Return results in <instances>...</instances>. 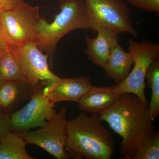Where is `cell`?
I'll list each match as a JSON object with an SVG mask.
<instances>
[{"label": "cell", "instance_id": "obj_1", "mask_svg": "<svg viewBox=\"0 0 159 159\" xmlns=\"http://www.w3.org/2000/svg\"><path fill=\"white\" fill-rule=\"evenodd\" d=\"M99 114L101 120L107 122L122 138L120 153L122 159H131L142 138L154 129L148 107L133 94L120 95L110 107Z\"/></svg>", "mask_w": 159, "mask_h": 159}, {"label": "cell", "instance_id": "obj_2", "mask_svg": "<svg viewBox=\"0 0 159 159\" xmlns=\"http://www.w3.org/2000/svg\"><path fill=\"white\" fill-rule=\"evenodd\" d=\"M102 121L99 114L83 111L68 120L66 149L71 159H112L113 139Z\"/></svg>", "mask_w": 159, "mask_h": 159}, {"label": "cell", "instance_id": "obj_3", "mask_svg": "<svg viewBox=\"0 0 159 159\" xmlns=\"http://www.w3.org/2000/svg\"><path fill=\"white\" fill-rule=\"evenodd\" d=\"M58 3L60 11L52 23L42 18L35 42L39 48L48 55L51 68L55 49L61 38L74 30L92 28L84 0H58Z\"/></svg>", "mask_w": 159, "mask_h": 159}, {"label": "cell", "instance_id": "obj_4", "mask_svg": "<svg viewBox=\"0 0 159 159\" xmlns=\"http://www.w3.org/2000/svg\"><path fill=\"white\" fill-rule=\"evenodd\" d=\"M91 29L102 27L118 34L128 33L136 38L139 32L131 20V12L123 0H84Z\"/></svg>", "mask_w": 159, "mask_h": 159}, {"label": "cell", "instance_id": "obj_5", "mask_svg": "<svg viewBox=\"0 0 159 159\" xmlns=\"http://www.w3.org/2000/svg\"><path fill=\"white\" fill-rule=\"evenodd\" d=\"M128 48L133 57V68L123 82L113 86L114 93L117 95L133 94L148 107L145 93V74L152 63L159 57V44L148 40L138 43L130 39L128 40Z\"/></svg>", "mask_w": 159, "mask_h": 159}, {"label": "cell", "instance_id": "obj_6", "mask_svg": "<svg viewBox=\"0 0 159 159\" xmlns=\"http://www.w3.org/2000/svg\"><path fill=\"white\" fill-rule=\"evenodd\" d=\"M67 112V108L63 107L45 125L39 129L16 134L21 137L27 144H33L43 148L55 158L71 159L66 149Z\"/></svg>", "mask_w": 159, "mask_h": 159}, {"label": "cell", "instance_id": "obj_7", "mask_svg": "<svg viewBox=\"0 0 159 159\" xmlns=\"http://www.w3.org/2000/svg\"><path fill=\"white\" fill-rule=\"evenodd\" d=\"M40 8L24 2L11 9L1 11L4 31L10 46L29 42L35 43L43 18L40 15Z\"/></svg>", "mask_w": 159, "mask_h": 159}, {"label": "cell", "instance_id": "obj_8", "mask_svg": "<svg viewBox=\"0 0 159 159\" xmlns=\"http://www.w3.org/2000/svg\"><path fill=\"white\" fill-rule=\"evenodd\" d=\"M11 48L22 69L26 82L35 87L49 85L57 81L60 77L51 71L48 59L33 42H29Z\"/></svg>", "mask_w": 159, "mask_h": 159}, {"label": "cell", "instance_id": "obj_9", "mask_svg": "<svg viewBox=\"0 0 159 159\" xmlns=\"http://www.w3.org/2000/svg\"><path fill=\"white\" fill-rule=\"evenodd\" d=\"M44 87H37L29 102L10 116L11 132L20 133L42 127L57 113L55 104L44 93Z\"/></svg>", "mask_w": 159, "mask_h": 159}, {"label": "cell", "instance_id": "obj_10", "mask_svg": "<svg viewBox=\"0 0 159 159\" xmlns=\"http://www.w3.org/2000/svg\"><path fill=\"white\" fill-rule=\"evenodd\" d=\"M92 86L89 76L61 78L43 88L44 93L54 104L61 101L78 102Z\"/></svg>", "mask_w": 159, "mask_h": 159}, {"label": "cell", "instance_id": "obj_11", "mask_svg": "<svg viewBox=\"0 0 159 159\" xmlns=\"http://www.w3.org/2000/svg\"><path fill=\"white\" fill-rule=\"evenodd\" d=\"M94 31L97 37L85 36L87 47L85 53L90 61L103 68L108 62L114 48L119 44V34L113 30L102 27H96Z\"/></svg>", "mask_w": 159, "mask_h": 159}, {"label": "cell", "instance_id": "obj_12", "mask_svg": "<svg viewBox=\"0 0 159 159\" xmlns=\"http://www.w3.org/2000/svg\"><path fill=\"white\" fill-rule=\"evenodd\" d=\"M36 88L26 81L0 82V112L11 116L31 99Z\"/></svg>", "mask_w": 159, "mask_h": 159}, {"label": "cell", "instance_id": "obj_13", "mask_svg": "<svg viewBox=\"0 0 159 159\" xmlns=\"http://www.w3.org/2000/svg\"><path fill=\"white\" fill-rule=\"evenodd\" d=\"M120 95L114 93L113 87L93 86L80 99V110L91 114H100L110 107Z\"/></svg>", "mask_w": 159, "mask_h": 159}, {"label": "cell", "instance_id": "obj_14", "mask_svg": "<svg viewBox=\"0 0 159 159\" xmlns=\"http://www.w3.org/2000/svg\"><path fill=\"white\" fill-rule=\"evenodd\" d=\"M134 63L131 53L124 51L119 44L113 50L108 62L103 68L105 77L119 85L128 77Z\"/></svg>", "mask_w": 159, "mask_h": 159}, {"label": "cell", "instance_id": "obj_15", "mask_svg": "<svg viewBox=\"0 0 159 159\" xmlns=\"http://www.w3.org/2000/svg\"><path fill=\"white\" fill-rule=\"evenodd\" d=\"M27 143L19 135L10 132L0 142V159H34L28 153Z\"/></svg>", "mask_w": 159, "mask_h": 159}, {"label": "cell", "instance_id": "obj_16", "mask_svg": "<svg viewBox=\"0 0 159 159\" xmlns=\"http://www.w3.org/2000/svg\"><path fill=\"white\" fill-rule=\"evenodd\" d=\"M1 81H26L21 67L11 47L0 54Z\"/></svg>", "mask_w": 159, "mask_h": 159}, {"label": "cell", "instance_id": "obj_17", "mask_svg": "<svg viewBox=\"0 0 159 159\" xmlns=\"http://www.w3.org/2000/svg\"><path fill=\"white\" fill-rule=\"evenodd\" d=\"M148 88L151 89V97L148 104V113L152 121L159 116V58L152 63L145 74Z\"/></svg>", "mask_w": 159, "mask_h": 159}, {"label": "cell", "instance_id": "obj_18", "mask_svg": "<svg viewBox=\"0 0 159 159\" xmlns=\"http://www.w3.org/2000/svg\"><path fill=\"white\" fill-rule=\"evenodd\" d=\"M159 132L154 129L142 138L131 159H159Z\"/></svg>", "mask_w": 159, "mask_h": 159}, {"label": "cell", "instance_id": "obj_19", "mask_svg": "<svg viewBox=\"0 0 159 159\" xmlns=\"http://www.w3.org/2000/svg\"><path fill=\"white\" fill-rule=\"evenodd\" d=\"M138 9L150 12H159V0H123Z\"/></svg>", "mask_w": 159, "mask_h": 159}, {"label": "cell", "instance_id": "obj_20", "mask_svg": "<svg viewBox=\"0 0 159 159\" xmlns=\"http://www.w3.org/2000/svg\"><path fill=\"white\" fill-rule=\"evenodd\" d=\"M11 131L10 116L0 112V142Z\"/></svg>", "mask_w": 159, "mask_h": 159}, {"label": "cell", "instance_id": "obj_21", "mask_svg": "<svg viewBox=\"0 0 159 159\" xmlns=\"http://www.w3.org/2000/svg\"><path fill=\"white\" fill-rule=\"evenodd\" d=\"M10 47L11 46L8 42L4 31L2 14L0 11V54H2L3 51L10 48Z\"/></svg>", "mask_w": 159, "mask_h": 159}, {"label": "cell", "instance_id": "obj_22", "mask_svg": "<svg viewBox=\"0 0 159 159\" xmlns=\"http://www.w3.org/2000/svg\"><path fill=\"white\" fill-rule=\"evenodd\" d=\"M24 2V0H0V11L9 10Z\"/></svg>", "mask_w": 159, "mask_h": 159}]
</instances>
